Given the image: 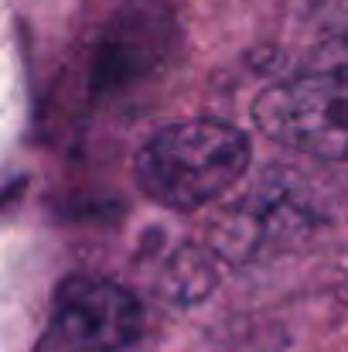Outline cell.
Here are the masks:
<instances>
[{"label":"cell","instance_id":"cell-2","mask_svg":"<svg viewBox=\"0 0 348 352\" xmlns=\"http://www.w3.org/2000/svg\"><path fill=\"white\" fill-rule=\"evenodd\" d=\"M256 126L308 157L348 161V65L294 76L253 103Z\"/></svg>","mask_w":348,"mask_h":352},{"label":"cell","instance_id":"cell-3","mask_svg":"<svg viewBox=\"0 0 348 352\" xmlns=\"http://www.w3.org/2000/svg\"><path fill=\"white\" fill-rule=\"evenodd\" d=\"M143 332L140 301L116 280L65 277L51 294V339L65 352H119Z\"/></svg>","mask_w":348,"mask_h":352},{"label":"cell","instance_id":"cell-1","mask_svg":"<svg viewBox=\"0 0 348 352\" xmlns=\"http://www.w3.org/2000/svg\"><path fill=\"white\" fill-rule=\"evenodd\" d=\"M249 168V140L219 120L167 123L133 157L140 192L167 209H198L226 195Z\"/></svg>","mask_w":348,"mask_h":352}]
</instances>
